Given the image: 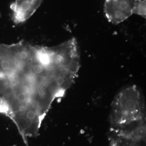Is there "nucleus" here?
<instances>
[{
  "instance_id": "1",
  "label": "nucleus",
  "mask_w": 146,
  "mask_h": 146,
  "mask_svg": "<svg viewBox=\"0 0 146 146\" xmlns=\"http://www.w3.org/2000/svg\"><path fill=\"white\" fill-rule=\"evenodd\" d=\"M80 67L74 38L53 47L24 40L0 44V113L23 136L36 135L53 102L72 84Z\"/></svg>"
},
{
  "instance_id": "2",
  "label": "nucleus",
  "mask_w": 146,
  "mask_h": 146,
  "mask_svg": "<svg viewBox=\"0 0 146 146\" xmlns=\"http://www.w3.org/2000/svg\"><path fill=\"white\" fill-rule=\"evenodd\" d=\"M145 108L143 96L138 88L135 86L127 87L119 92L112 102L110 124L123 134L144 127Z\"/></svg>"
},
{
  "instance_id": "3",
  "label": "nucleus",
  "mask_w": 146,
  "mask_h": 146,
  "mask_svg": "<svg viewBox=\"0 0 146 146\" xmlns=\"http://www.w3.org/2000/svg\"><path fill=\"white\" fill-rule=\"evenodd\" d=\"M137 0H105L104 11L107 20L114 25L122 23L133 14Z\"/></svg>"
},
{
  "instance_id": "4",
  "label": "nucleus",
  "mask_w": 146,
  "mask_h": 146,
  "mask_svg": "<svg viewBox=\"0 0 146 146\" xmlns=\"http://www.w3.org/2000/svg\"><path fill=\"white\" fill-rule=\"evenodd\" d=\"M42 1L43 0H15L10 6L13 23L16 24H21L28 20L39 8Z\"/></svg>"
},
{
  "instance_id": "5",
  "label": "nucleus",
  "mask_w": 146,
  "mask_h": 146,
  "mask_svg": "<svg viewBox=\"0 0 146 146\" xmlns=\"http://www.w3.org/2000/svg\"><path fill=\"white\" fill-rule=\"evenodd\" d=\"M146 0H137L133 8V13L146 18Z\"/></svg>"
}]
</instances>
